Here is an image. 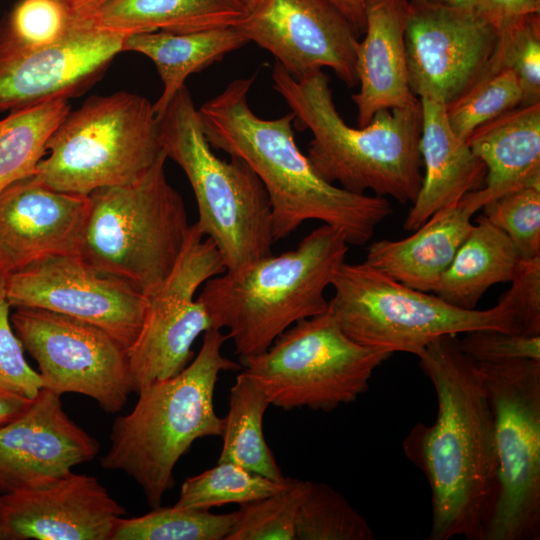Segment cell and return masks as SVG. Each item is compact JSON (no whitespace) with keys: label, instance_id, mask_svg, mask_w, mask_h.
Here are the masks:
<instances>
[{"label":"cell","instance_id":"5","mask_svg":"<svg viewBox=\"0 0 540 540\" xmlns=\"http://www.w3.org/2000/svg\"><path fill=\"white\" fill-rule=\"evenodd\" d=\"M227 339L208 329L197 356L179 374L142 388L133 410L113 422L101 466L133 478L152 508L174 486V468L193 442L223 433L225 419L214 408L218 375L242 368L222 355Z\"/></svg>","mask_w":540,"mask_h":540},{"label":"cell","instance_id":"32","mask_svg":"<svg viewBox=\"0 0 540 540\" xmlns=\"http://www.w3.org/2000/svg\"><path fill=\"white\" fill-rule=\"evenodd\" d=\"M235 520L236 511L159 506L139 517H121L110 540H225Z\"/></svg>","mask_w":540,"mask_h":540},{"label":"cell","instance_id":"15","mask_svg":"<svg viewBox=\"0 0 540 540\" xmlns=\"http://www.w3.org/2000/svg\"><path fill=\"white\" fill-rule=\"evenodd\" d=\"M497 41V29L474 9L410 1L405 46L412 93L452 103L484 76Z\"/></svg>","mask_w":540,"mask_h":540},{"label":"cell","instance_id":"29","mask_svg":"<svg viewBox=\"0 0 540 540\" xmlns=\"http://www.w3.org/2000/svg\"><path fill=\"white\" fill-rule=\"evenodd\" d=\"M70 111L67 99H57L10 111L0 120V192L34 174L46 144Z\"/></svg>","mask_w":540,"mask_h":540},{"label":"cell","instance_id":"24","mask_svg":"<svg viewBox=\"0 0 540 540\" xmlns=\"http://www.w3.org/2000/svg\"><path fill=\"white\" fill-rule=\"evenodd\" d=\"M466 142L485 165L484 189L492 199L540 187V103L518 106L479 126Z\"/></svg>","mask_w":540,"mask_h":540},{"label":"cell","instance_id":"47","mask_svg":"<svg viewBox=\"0 0 540 540\" xmlns=\"http://www.w3.org/2000/svg\"><path fill=\"white\" fill-rule=\"evenodd\" d=\"M411 2H425L431 4H446L445 0H409Z\"/></svg>","mask_w":540,"mask_h":540},{"label":"cell","instance_id":"45","mask_svg":"<svg viewBox=\"0 0 540 540\" xmlns=\"http://www.w3.org/2000/svg\"><path fill=\"white\" fill-rule=\"evenodd\" d=\"M478 0H445L452 7L474 9Z\"/></svg>","mask_w":540,"mask_h":540},{"label":"cell","instance_id":"40","mask_svg":"<svg viewBox=\"0 0 540 540\" xmlns=\"http://www.w3.org/2000/svg\"><path fill=\"white\" fill-rule=\"evenodd\" d=\"M500 302L511 310L515 332L540 335V256L522 260Z\"/></svg>","mask_w":540,"mask_h":540},{"label":"cell","instance_id":"22","mask_svg":"<svg viewBox=\"0 0 540 540\" xmlns=\"http://www.w3.org/2000/svg\"><path fill=\"white\" fill-rule=\"evenodd\" d=\"M409 11V0H370L367 4L366 35L356 53L360 89L351 96L358 127L369 124L380 110L420 102L408 81L405 30Z\"/></svg>","mask_w":540,"mask_h":540},{"label":"cell","instance_id":"39","mask_svg":"<svg viewBox=\"0 0 540 540\" xmlns=\"http://www.w3.org/2000/svg\"><path fill=\"white\" fill-rule=\"evenodd\" d=\"M10 304L0 296V386L35 399L43 388L39 372L33 370L23 354V345L10 320Z\"/></svg>","mask_w":540,"mask_h":540},{"label":"cell","instance_id":"25","mask_svg":"<svg viewBox=\"0 0 540 540\" xmlns=\"http://www.w3.org/2000/svg\"><path fill=\"white\" fill-rule=\"evenodd\" d=\"M244 12L239 0H108L85 20L96 29L127 37L236 27Z\"/></svg>","mask_w":540,"mask_h":540},{"label":"cell","instance_id":"12","mask_svg":"<svg viewBox=\"0 0 540 540\" xmlns=\"http://www.w3.org/2000/svg\"><path fill=\"white\" fill-rule=\"evenodd\" d=\"M12 327L36 360L43 389L78 393L116 413L132 390L127 349L87 322L32 307H15Z\"/></svg>","mask_w":540,"mask_h":540},{"label":"cell","instance_id":"48","mask_svg":"<svg viewBox=\"0 0 540 540\" xmlns=\"http://www.w3.org/2000/svg\"><path fill=\"white\" fill-rule=\"evenodd\" d=\"M240 2H242L244 5L247 4L250 0H239Z\"/></svg>","mask_w":540,"mask_h":540},{"label":"cell","instance_id":"41","mask_svg":"<svg viewBox=\"0 0 540 540\" xmlns=\"http://www.w3.org/2000/svg\"><path fill=\"white\" fill-rule=\"evenodd\" d=\"M474 10L499 31L526 15L540 13V0H478Z\"/></svg>","mask_w":540,"mask_h":540},{"label":"cell","instance_id":"34","mask_svg":"<svg viewBox=\"0 0 540 540\" xmlns=\"http://www.w3.org/2000/svg\"><path fill=\"white\" fill-rule=\"evenodd\" d=\"M523 91L515 73L501 69L481 78L446 106L454 133L465 140L479 126L523 104Z\"/></svg>","mask_w":540,"mask_h":540},{"label":"cell","instance_id":"9","mask_svg":"<svg viewBox=\"0 0 540 540\" xmlns=\"http://www.w3.org/2000/svg\"><path fill=\"white\" fill-rule=\"evenodd\" d=\"M329 301L343 332L356 343L417 356L432 340L478 329L515 332L500 302L486 310L453 306L435 294L408 287L365 262H344L331 281Z\"/></svg>","mask_w":540,"mask_h":540},{"label":"cell","instance_id":"1","mask_svg":"<svg viewBox=\"0 0 540 540\" xmlns=\"http://www.w3.org/2000/svg\"><path fill=\"white\" fill-rule=\"evenodd\" d=\"M434 386L437 418L417 423L403 441L408 460L427 478L429 540H483L498 490L494 416L477 364L458 335L438 337L417 355Z\"/></svg>","mask_w":540,"mask_h":540},{"label":"cell","instance_id":"37","mask_svg":"<svg viewBox=\"0 0 540 540\" xmlns=\"http://www.w3.org/2000/svg\"><path fill=\"white\" fill-rule=\"evenodd\" d=\"M484 216L513 242L523 260L540 256V187L526 186L491 199Z\"/></svg>","mask_w":540,"mask_h":540},{"label":"cell","instance_id":"17","mask_svg":"<svg viewBox=\"0 0 540 540\" xmlns=\"http://www.w3.org/2000/svg\"><path fill=\"white\" fill-rule=\"evenodd\" d=\"M125 513L97 478L71 471L0 494V540H110Z\"/></svg>","mask_w":540,"mask_h":540},{"label":"cell","instance_id":"38","mask_svg":"<svg viewBox=\"0 0 540 540\" xmlns=\"http://www.w3.org/2000/svg\"><path fill=\"white\" fill-rule=\"evenodd\" d=\"M461 350L475 363L513 359L540 360V335H522L495 329H478L459 338Z\"/></svg>","mask_w":540,"mask_h":540},{"label":"cell","instance_id":"16","mask_svg":"<svg viewBox=\"0 0 540 540\" xmlns=\"http://www.w3.org/2000/svg\"><path fill=\"white\" fill-rule=\"evenodd\" d=\"M236 27L295 78L326 67L358 84V33L327 0H250Z\"/></svg>","mask_w":540,"mask_h":540},{"label":"cell","instance_id":"21","mask_svg":"<svg viewBox=\"0 0 540 540\" xmlns=\"http://www.w3.org/2000/svg\"><path fill=\"white\" fill-rule=\"evenodd\" d=\"M490 200L484 188L471 191L434 213L405 239L372 243L364 262L408 287L433 292L472 231L473 215Z\"/></svg>","mask_w":540,"mask_h":540},{"label":"cell","instance_id":"19","mask_svg":"<svg viewBox=\"0 0 540 540\" xmlns=\"http://www.w3.org/2000/svg\"><path fill=\"white\" fill-rule=\"evenodd\" d=\"M88 195L46 185L35 173L0 192V268L10 274L41 259L78 254Z\"/></svg>","mask_w":540,"mask_h":540},{"label":"cell","instance_id":"27","mask_svg":"<svg viewBox=\"0 0 540 540\" xmlns=\"http://www.w3.org/2000/svg\"><path fill=\"white\" fill-rule=\"evenodd\" d=\"M476 222L433 291L463 309H475L494 284L511 282L523 260L510 238L484 215Z\"/></svg>","mask_w":540,"mask_h":540},{"label":"cell","instance_id":"30","mask_svg":"<svg viewBox=\"0 0 540 540\" xmlns=\"http://www.w3.org/2000/svg\"><path fill=\"white\" fill-rule=\"evenodd\" d=\"M77 18L68 0H19L0 22V63L63 40Z\"/></svg>","mask_w":540,"mask_h":540},{"label":"cell","instance_id":"14","mask_svg":"<svg viewBox=\"0 0 540 540\" xmlns=\"http://www.w3.org/2000/svg\"><path fill=\"white\" fill-rule=\"evenodd\" d=\"M10 306L40 308L101 328L127 350L142 327L147 296L79 254L51 256L7 277Z\"/></svg>","mask_w":540,"mask_h":540},{"label":"cell","instance_id":"10","mask_svg":"<svg viewBox=\"0 0 540 540\" xmlns=\"http://www.w3.org/2000/svg\"><path fill=\"white\" fill-rule=\"evenodd\" d=\"M392 354L350 339L328 307L299 320L267 350L241 363L270 405L329 412L364 394L374 371Z\"/></svg>","mask_w":540,"mask_h":540},{"label":"cell","instance_id":"35","mask_svg":"<svg viewBox=\"0 0 540 540\" xmlns=\"http://www.w3.org/2000/svg\"><path fill=\"white\" fill-rule=\"evenodd\" d=\"M309 481L293 479L285 489L239 505L225 540H296V517Z\"/></svg>","mask_w":540,"mask_h":540},{"label":"cell","instance_id":"6","mask_svg":"<svg viewBox=\"0 0 540 540\" xmlns=\"http://www.w3.org/2000/svg\"><path fill=\"white\" fill-rule=\"evenodd\" d=\"M157 117L162 148L192 187L196 224L215 243L226 270L272 254V211L264 185L242 159L227 161L213 152L186 85Z\"/></svg>","mask_w":540,"mask_h":540},{"label":"cell","instance_id":"20","mask_svg":"<svg viewBox=\"0 0 540 540\" xmlns=\"http://www.w3.org/2000/svg\"><path fill=\"white\" fill-rule=\"evenodd\" d=\"M125 36L77 19L61 41L0 63V112L14 111L84 92L122 52Z\"/></svg>","mask_w":540,"mask_h":540},{"label":"cell","instance_id":"33","mask_svg":"<svg viewBox=\"0 0 540 540\" xmlns=\"http://www.w3.org/2000/svg\"><path fill=\"white\" fill-rule=\"evenodd\" d=\"M367 520L337 490L309 481L296 517V540H372Z\"/></svg>","mask_w":540,"mask_h":540},{"label":"cell","instance_id":"2","mask_svg":"<svg viewBox=\"0 0 540 540\" xmlns=\"http://www.w3.org/2000/svg\"><path fill=\"white\" fill-rule=\"evenodd\" d=\"M255 75L230 82L198 109L212 148L245 161L268 194L275 241L304 222L317 220L340 229L349 245L362 246L392 213L385 197L347 191L325 181L295 141L294 115L262 119L250 108Z\"/></svg>","mask_w":540,"mask_h":540},{"label":"cell","instance_id":"11","mask_svg":"<svg viewBox=\"0 0 540 540\" xmlns=\"http://www.w3.org/2000/svg\"><path fill=\"white\" fill-rule=\"evenodd\" d=\"M491 404L498 490L483 540L540 538V360L476 363Z\"/></svg>","mask_w":540,"mask_h":540},{"label":"cell","instance_id":"31","mask_svg":"<svg viewBox=\"0 0 540 540\" xmlns=\"http://www.w3.org/2000/svg\"><path fill=\"white\" fill-rule=\"evenodd\" d=\"M293 478L275 481L232 462L217 465L187 478L174 506L209 510L226 504H243L288 487Z\"/></svg>","mask_w":540,"mask_h":540},{"label":"cell","instance_id":"4","mask_svg":"<svg viewBox=\"0 0 540 540\" xmlns=\"http://www.w3.org/2000/svg\"><path fill=\"white\" fill-rule=\"evenodd\" d=\"M345 234L322 224L294 250L269 254L205 282L198 296L212 328L228 329L240 360L260 354L299 320L325 312V290L345 262Z\"/></svg>","mask_w":540,"mask_h":540},{"label":"cell","instance_id":"3","mask_svg":"<svg viewBox=\"0 0 540 540\" xmlns=\"http://www.w3.org/2000/svg\"><path fill=\"white\" fill-rule=\"evenodd\" d=\"M272 86L294 115V127L313 135L307 158L325 181L357 194L413 203L421 188L419 150L422 109L416 105L378 111L354 128L339 114L322 70L295 78L275 62Z\"/></svg>","mask_w":540,"mask_h":540},{"label":"cell","instance_id":"42","mask_svg":"<svg viewBox=\"0 0 540 540\" xmlns=\"http://www.w3.org/2000/svg\"><path fill=\"white\" fill-rule=\"evenodd\" d=\"M33 400L0 386V428L21 416Z\"/></svg>","mask_w":540,"mask_h":540},{"label":"cell","instance_id":"13","mask_svg":"<svg viewBox=\"0 0 540 540\" xmlns=\"http://www.w3.org/2000/svg\"><path fill=\"white\" fill-rule=\"evenodd\" d=\"M225 271L215 243L192 224L170 274L147 296L142 327L127 350L133 392L176 376L192 361L195 340L212 328L204 305L194 295Z\"/></svg>","mask_w":540,"mask_h":540},{"label":"cell","instance_id":"26","mask_svg":"<svg viewBox=\"0 0 540 540\" xmlns=\"http://www.w3.org/2000/svg\"><path fill=\"white\" fill-rule=\"evenodd\" d=\"M247 43L249 40L237 27L190 33L158 31L125 37L122 52L141 53L154 63L163 83L162 93L153 104L158 116L185 86L188 76L222 60Z\"/></svg>","mask_w":540,"mask_h":540},{"label":"cell","instance_id":"8","mask_svg":"<svg viewBox=\"0 0 540 540\" xmlns=\"http://www.w3.org/2000/svg\"><path fill=\"white\" fill-rule=\"evenodd\" d=\"M163 151L148 99L126 91L92 96L57 126L35 174L53 189L89 195L135 182Z\"/></svg>","mask_w":540,"mask_h":540},{"label":"cell","instance_id":"44","mask_svg":"<svg viewBox=\"0 0 540 540\" xmlns=\"http://www.w3.org/2000/svg\"><path fill=\"white\" fill-rule=\"evenodd\" d=\"M108 0H68L77 19L85 20L92 16Z\"/></svg>","mask_w":540,"mask_h":540},{"label":"cell","instance_id":"23","mask_svg":"<svg viewBox=\"0 0 540 540\" xmlns=\"http://www.w3.org/2000/svg\"><path fill=\"white\" fill-rule=\"evenodd\" d=\"M419 100L422 109L419 150L425 172L419 193L404 221L407 231H415L437 211L479 189L486 175L483 162L452 130L446 104L429 97Z\"/></svg>","mask_w":540,"mask_h":540},{"label":"cell","instance_id":"18","mask_svg":"<svg viewBox=\"0 0 540 540\" xmlns=\"http://www.w3.org/2000/svg\"><path fill=\"white\" fill-rule=\"evenodd\" d=\"M60 397L42 388L0 428V494L49 484L97 456L98 441L69 418Z\"/></svg>","mask_w":540,"mask_h":540},{"label":"cell","instance_id":"36","mask_svg":"<svg viewBox=\"0 0 540 540\" xmlns=\"http://www.w3.org/2000/svg\"><path fill=\"white\" fill-rule=\"evenodd\" d=\"M501 69H510L517 76L523 91L522 105L540 103V13L526 15L498 31L495 51L483 77Z\"/></svg>","mask_w":540,"mask_h":540},{"label":"cell","instance_id":"7","mask_svg":"<svg viewBox=\"0 0 540 540\" xmlns=\"http://www.w3.org/2000/svg\"><path fill=\"white\" fill-rule=\"evenodd\" d=\"M163 151L133 183L92 191L78 254L146 296L173 269L190 224L180 193L169 183Z\"/></svg>","mask_w":540,"mask_h":540},{"label":"cell","instance_id":"43","mask_svg":"<svg viewBox=\"0 0 540 540\" xmlns=\"http://www.w3.org/2000/svg\"><path fill=\"white\" fill-rule=\"evenodd\" d=\"M333 5L359 32H364L366 27L365 11L370 0H327Z\"/></svg>","mask_w":540,"mask_h":540},{"label":"cell","instance_id":"46","mask_svg":"<svg viewBox=\"0 0 540 540\" xmlns=\"http://www.w3.org/2000/svg\"><path fill=\"white\" fill-rule=\"evenodd\" d=\"M7 277L8 276L0 268V296H5Z\"/></svg>","mask_w":540,"mask_h":540},{"label":"cell","instance_id":"28","mask_svg":"<svg viewBox=\"0 0 540 540\" xmlns=\"http://www.w3.org/2000/svg\"><path fill=\"white\" fill-rule=\"evenodd\" d=\"M270 401L243 371L230 389L229 410L222 433L218 462H232L275 481H284L263 432V418Z\"/></svg>","mask_w":540,"mask_h":540}]
</instances>
